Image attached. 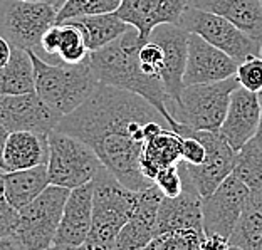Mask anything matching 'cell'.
I'll list each match as a JSON object with an SVG mask.
<instances>
[{
    "label": "cell",
    "instance_id": "3957f363",
    "mask_svg": "<svg viewBox=\"0 0 262 250\" xmlns=\"http://www.w3.org/2000/svg\"><path fill=\"white\" fill-rule=\"evenodd\" d=\"M31 52L35 73V93L62 116L77 109L96 91L99 79L89 57L77 64H52L37 52Z\"/></svg>",
    "mask_w": 262,
    "mask_h": 250
},
{
    "label": "cell",
    "instance_id": "f546056e",
    "mask_svg": "<svg viewBox=\"0 0 262 250\" xmlns=\"http://www.w3.org/2000/svg\"><path fill=\"white\" fill-rule=\"evenodd\" d=\"M121 0H66L57 10V22L82 15L113 14L120 9Z\"/></svg>",
    "mask_w": 262,
    "mask_h": 250
},
{
    "label": "cell",
    "instance_id": "2e32d148",
    "mask_svg": "<svg viewBox=\"0 0 262 250\" xmlns=\"http://www.w3.org/2000/svg\"><path fill=\"white\" fill-rule=\"evenodd\" d=\"M260 94L246 87H235L230 94V103L225 120L220 126V136L239 151L249 140H252L260 124Z\"/></svg>",
    "mask_w": 262,
    "mask_h": 250
},
{
    "label": "cell",
    "instance_id": "7c38bea8",
    "mask_svg": "<svg viewBox=\"0 0 262 250\" xmlns=\"http://www.w3.org/2000/svg\"><path fill=\"white\" fill-rule=\"evenodd\" d=\"M62 115L39 96L37 93L0 94V123L12 131H34L49 134L61 123Z\"/></svg>",
    "mask_w": 262,
    "mask_h": 250
},
{
    "label": "cell",
    "instance_id": "8992f818",
    "mask_svg": "<svg viewBox=\"0 0 262 250\" xmlns=\"http://www.w3.org/2000/svg\"><path fill=\"white\" fill-rule=\"evenodd\" d=\"M239 87L235 76L217 82L188 84L182 89L180 103L173 109L175 121L192 129L219 133L227 115L230 94Z\"/></svg>",
    "mask_w": 262,
    "mask_h": 250
},
{
    "label": "cell",
    "instance_id": "d6986e66",
    "mask_svg": "<svg viewBox=\"0 0 262 250\" xmlns=\"http://www.w3.org/2000/svg\"><path fill=\"white\" fill-rule=\"evenodd\" d=\"M173 230H204L202 196L196 193V190L185 176H183L182 193L177 196L163 195L158 208L155 235Z\"/></svg>",
    "mask_w": 262,
    "mask_h": 250
},
{
    "label": "cell",
    "instance_id": "d6a6232c",
    "mask_svg": "<svg viewBox=\"0 0 262 250\" xmlns=\"http://www.w3.org/2000/svg\"><path fill=\"white\" fill-rule=\"evenodd\" d=\"M207 156V148L195 134L182 133V162L190 163V165H200L204 163Z\"/></svg>",
    "mask_w": 262,
    "mask_h": 250
},
{
    "label": "cell",
    "instance_id": "277c9868",
    "mask_svg": "<svg viewBox=\"0 0 262 250\" xmlns=\"http://www.w3.org/2000/svg\"><path fill=\"white\" fill-rule=\"evenodd\" d=\"M93 183V225L82 248H116L118 235L135 208L136 192L124 187L108 170Z\"/></svg>",
    "mask_w": 262,
    "mask_h": 250
},
{
    "label": "cell",
    "instance_id": "74e56055",
    "mask_svg": "<svg viewBox=\"0 0 262 250\" xmlns=\"http://www.w3.org/2000/svg\"><path fill=\"white\" fill-rule=\"evenodd\" d=\"M0 200H5V183H4V173H0Z\"/></svg>",
    "mask_w": 262,
    "mask_h": 250
},
{
    "label": "cell",
    "instance_id": "60d3db41",
    "mask_svg": "<svg viewBox=\"0 0 262 250\" xmlns=\"http://www.w3.org/2000/svg\"><path fill=\"white\" fill-rule=\"evenodd\" d=\"M259 56H260V57H262V47H260V54H259Z\"/></svg>",
    "mask_w": 262,
    "mask_h": 250
},
{
    "label": "cell",
    "instance_id": "5b68a950",
    "mask_svg": "<svg viewBox=\"0 0 262 250\" xmlns=\"http://www.w3.org/2000/svg\"><path fill=\"white\" fill-rule=\"evenodd\" d=\"M49 140V171L51 185L64 188H77L94 181L106 170L96 151L76 136L52 129L47 134Z\"/></svg>",
    "mask_w": 262,
    "mask_h": 250
},
{
    "label": "cell",
    "instance_id": "e575fe53",
    "mask_svg": "<svg viewBox=\"0 0 262 250\" xmlns=\"http://www.w3.org/2000/svg\"><path fill=\"white\" fill-rule=\"evenodd\" d=\"M12 47L14 46H12L10 40L5 35L0 34V69L9 62V59L12 56Z\"/></svg>",
    "mask_w": 262,
    "mask_h": 250
},
{
    "label": "cell",
    "instance_id": "ab89813d",
    "mask_svg": "<svg viewBox=\"0 0 262 250\" xmlns=\"http://www.w3.org/2000/svg\"><path fill=\"white\" fill-rule=\"evenodd\" d=\"M64 2H66V0H59V2H57V10L62 7V4H64Z\"/></svg>",
    "mask_w": 262,
    "mask_h": 250
},
{
    "label": "cell",
    "instance_id": "d590c367",
    "mask_svg": "<svg viewBox=\"0 0 262 250\" xmlns=\"http://www.w3.org/2000/svg\"><path fill=\"white\" fill-rule=\"evenodd\" d=\"M7 136H9L7 128H5L2 123H0V168H2V153H4L5 141H7Z\"/></svg>",
    "mask_w": 262,
    "mask_h": 250
},
{
    "label": "cell",
    "instance_id": "b9f144b4",
    "mask_svg": "<svg viewBox=\"0 0 262 250\" xmlns=\"http://www.w3.org/2000/svg\"><path fill=\"white\" fill-rule=\"evenodd\" d=\"M0 173H4V170H2V168H0Z\"/></svg>",
    "mask_w": 262,
    "mask_h": 250
},
{
    "label": "cell",
    "instance_id": "f35d334b",
    "mask_svg": "<svg viewBox=\"0 0 262 250\" xmlns=\"http://www.w3.org/2000/svg\"><path fill=\"white\" fill-rule=\"evenodd\" d=\"M37 2H47V4L54 5V7L57 9V2H59V0H37Z\"/></svg>",
    "mask_w": 262,
    "mask_h": 250
},
{
    "label": "cell",
    "instance_id": "4316f807",
    "mask_svg": "<svg viewBox=\"0 0 262 250\" xmlns=\"http://www.w3.org/2000/svg\"><path fill=\"white\" fill-rule=\"evenodd\" d=\"M35 91V73L31 52L14 46L9 62L0 69V94H26Z\"/></svg>",
    "mask_w": 262,
    "mask_h": 250
},
{
    "label": "cell",
    "instance_id": "603a6c76",
    "mask_svg": "<svg viewBox=\"0 0 262 250\" xmlns=\"http://www.w3.org/2000/svg\"><path fill=\"white\" fill-rule=\"evenodd\" d=\"M182 160V134L165 128L145 143L141 151V171L148 180H155L160 170L177 165ZM155 183V181H153Z\"/></svg>",
    "mask_w": 262,
    "mask_h": 250
},
{
    "label": "cell",
    "instance_id": "6da1fadb",
    "mask_svg": "<svg viewBox=\"0 0 262 250\" xmlns=\"http://www.w3.org/2000/svg\"><path fill=\"white\" fill-rule=\"evenodd\" d=\"M170 128L165 116L136 93L99 82L86 103L62 116L56 129L86 141L124 187L140 192L153 185L141 171L145 143Z\"/></svg>",
    "mask_w": 262,
    "mask_h": 250
},
{
    "label": "cell",
    "instance_id": "ffe728a7",
    "mask_svg": "<svg viewBox=\"0 0 262 250\" xmlns=\"http://www.w3.org/2000/svg\"><path fill=\"white\" fill-rule=\"evenodd\" d=\"M49 162V140L47 134L34 131H12L5 141L2 153V170L15 171L34 168Z\"/></svg>",
    "mask_w": 262,
    "mask_h": 250
},
{
    "label": "cell",
    "instance_id": "4dcf8cb0",
    "mask_svg": "<svg viewBox=\"0 0 262 250\" xmlns=\"http://www.w3.org/2000/svg\"><path fill=\"white\" fill-rule=\"evenodd\" d=\"M239 86L252 93H262V57L251 56L246 61L239 62L235 73Z\"/></svg>",
    "mask_w": 262,
    "mask_h": 250
},
{
    "label": "cell",
    "instance_id": "f1b7e54d",
    "mask_svg": "<svg viewBox=\"0 0 262 250\" xmlns=\"http://www.w3.org/2000/svg\"><path fill=\"white\" fill-rule=\"evenodd\" d=\"M207 235L204 230H173L158 234L146 248L155 250H204Z\"/></svg>",
    "mask_w": 262,
    "mask_h": 250
},
{
    "label": "cell",
    "instance_id": "cb8c5ba5",
    "mask_svg": "<svg viewBox=\"0 0 262 250\" xmlns=\"http://www.w3.org/2000/svg\"><path fill=\"white\" fill-rule=\"evenodd\" d=\"M4 183L5 200L14 208L20 210L51 185L47 165H39L26 170L4 171Z\"/></svg>",
    "mask_w": 262,
    "mask_h": 250
},
{
    "label": "cell",
    "instance_id": "8fae6325",
    "mask_svg": "<svg viewBox=\"0 0 262 250\" xmlns=\"http://www.w3.org/2000/svg\"><path fill=\"white\" fill-rule=\"evenodd\" d=\"M249 192L251 190L246 183L232 173L220 183L215 192L202 198V215L207 239L219 237L229 242L232 230L241 218Z\"/></svg>",
    "mask_w": 262,
    "mask_h": 250
},
{
    "label": "cell",
    "instance_id": "52a82bcc",
    "mask_svg": "<svg viewBox=\"0 0 262 250\" xmlns=\"http://www.w3.org/2000/svg\"><path fill=\"white\" fill-rule=\"evenodd\" d=\"M69 192V188L49 185L37 198L20 208L15 237L22 250L52 248Z\"/></svg>",
    "mask_w": 262,
    "mask_h": 250
},
{
    "label": "cell",
    "instance_id": "d4e9b609",
    "mask_svg": "<svg viewBox=\"0 0 262 250\" xmlns=\"http://www.w3.org/2000/svg\"><path fill=\"white\" fill-rule=\"evenodd\" d=\"M229 248H262V190L249 192L239 222L230 234Z\"/></svg>",
    "mask_w": 262,
    "mask_h": 250
},
{
    "label": "cell",
    "instance_id": "836d02e7",
    "mask_svg": "<svg viewBox=\"0 0 262 250\" xmlns=\"http://www.w3.org/2000/svg\"><path fill=\"white\" fill-rule=\"evenodd\" d=\"M17 225H19V210L12 207L7 200H0V239L17 240Z\"/></svg>",
    "mask_w": 262,
    "mask_h": 250
},
{
    "label": "cell",
    "instance_id": "ac0fdd59",
    "mask_svg": "<svg viewBox=\"0 0 262 250\" xmlns=\"http://www.w3.org/2000/svg\"><path fill=\"white\" fill-rule=\"evenodd\" d=\"M163 200V193L157 185H150L136 192V203L131 217L124 223L116 240V248H146L153 240L157 229L158 208Z\"/></svg>",
    "mask_w": 262,
    "mask_h": 250
},
{
    "label": "cell",
    "instance_id": "484cf974",
    "mask_svg": "<svg viewBox=\"0 0 262 250\" xmlns=\"http://www.w3.org/2000/svg\"><path fill=\"white\" fill-rule=\"evenodd\" d=\"M68 20L76 24V26L81 29L89 52L98 51L101 47L111 44L113 40L121 37V35L131 27L129 24H126L116 15V12H113V14L82 15V17H74V19H68Z\"/></svg>",
    "mask_w": 262,
    "mask_h": 250
},
{
    "label": "cell",
    "instance_id": "7bdbcfd3",
    "mask_svg": "<svg viewBox=\"0 0 262 250\" xmlns=\"http://www.w3.org/2000/svg\"><path fill=\"white\" fill-rule=\"evenodd\" d=\"M260 250H262V248H260Z\"/></svg>",
    "mask_w": 262,
    "mask_h": 250
},
{
    "label": "cell",
    "instance_id": "30bf717a",
    "mask_svg": "<svg viewBox=\"0 0 262 250\" xmlns=\"http://www.w3.org/2000/svg\"><path fill=\"white\" fill-rule=\"evenodd\" d=\"M180 26L187 32L199 34L207 42L227 52L237 62L246 61L251 56L260 54L262 42L251 37L247 32L237 27L234 22L227 20L222 15L187 5V9L182 14Z\"/></svg>",
    "mask_w": 262,
    "mask_h": 250
},
{
    "label": "cell",
    "instance_id": "9c48e42d",
    "mask_svg": "<svg viewBox=\"0 0 262 250\" xmlns=\"http://www.w3.org/2000/svg\"><path fill=\"white\" fill-rule=\"evenodd\" d=\"M177 133L182 134L188 131V133L195 134L207 148V156L204 163L200 165H190L185 162H178L182 175L192 183L202 198H205L212 192H215L217 187L222 183L229 175H232L235 166L237 151L232 148L227 141H225L220 133L207 129H192L185 126V124L178 123Z\"/></svg>",
    "mask_w": 262,
    "mask_h": 250
},
{
    "label": "cell",
    "instance_id": "8d00e7d4",
    "mask_svg": "<svg viewBox=\"0 0 262 250\" xmlns=\"http://www.w3.org/2000/svg\"><path fill=\"white\" fill-rule=\"evenodd\" d=\"M260 106H262V93H260ZM254 140L257 141L259 145L262 146V112H260V124H259V129H257V133H255Z\"/></svg>",
    "mask_w": 262,
    "mask_h": 250
},
{
    "label": "cell",
    "instance_id": "5bb4252c",
    "mask_svg": "<svg viewBox=\"0 0 262 250\" xmlns=\"http://www.w3.org/2000/svg\"><path fill=\"white\" fill-rule=\"evenodd\" d=\"M239 62L227 52L207 42L199 34L188 32V54L183 84H205L235 76Z\"/></svg>",
    "mask_w": 262,
    "mask_h": 250
},
{
    "label": "cell",
    "instance_id": "4fadbf2b",
    "mask_svg": "<svg viewBox=\"0 0 262 250\" xmlns=\"http://www.w3.org/2000/svg\"><path fill=\"white\" fill-rule=\"evenodd\" d=\"M150 39L157 40L162 46L165 62L162 81L165 91L170 98L168 111L173 116V109L180 103L183 84V74H185L187 54H188V32L180 24H162L155 27L150 34Z\"/></svg>",
    "mask_w": 262,
    "mask_h": 250
},
{
    "label": "cell",
    "instance_id": "44dd1931",
    "mask_svg": "<svg viewBox=\"0 0 262 250\" xmlns=\"http://www.w3.org/2000/svg\"><path fill=\"white\" fill-rule=\"evenodd\" d=\"M188 5L225 17L262 42V0H188Z\"/></svg>",
    "mask_w": 262,
    "mask_h": 250
},
{
    "label": "cell",
    "instance_id": "1f68e13d",
    "mask_svg": "<svg viewBox=\"0 0 262 250\" xmlns=\"http://www.w3.org/2000/svg\"><path fill=\"white\" fill-rule=\"evenodd\" d=\"M153 181H155V185L162 190V193L165 196H177V195H180L183 190V176H182L178 163L160 170Z\"/></svg>",
    "mask_w": 262,
    "mask_h": 250
},
{
    "label": "cell",
    "instance_id": "ba28073f",
    "mask_svg": "<svg viewBox=\"0 0 262 250\" xmlns=\"http://www.w3.org/2000/svg\"><path fill=\"white\" fill-rule=\"evenodd\" d=\"M57 22V9L37 0H0V34L12 46L40 52L42 35Z\"/></svg>",
    "mask_w": 262,
    "mask_h": 250
},
{
    "label": "cell",
    "instance_id": "7a4b0ae2",
    "mask_svg": "<svg viewBox=\"0 0 262 250\" xmlns=\"http://www.w3.org/2000/svg\"><path fill=\"white\" fill-rule=\"evenodd\" d=\"M140 44L141 40L138 37V31L135 27H129L121 37L113 40L111 44L89 52V62L99 82L126 89L148 99L153 106H157V109L168 121L170 128L175 131L178 121H175V118L168 111L170 98L165 91L162 79L143 71L138 57Z\"/></svg>",
    "mask_w": 262,
    "mask_h": 250
},
{
    "label": "cell",
    "instance_id": "e0dca14e",
    "mask_svg": "<svg viewBox=\"0 0 262 250\" xmlns=\"http://www.w3.org/2000/svg\"><path fill=\"white\" fill-rule=\"evenodd\" d=\"M187 5L188 0H121L116 15L135 27L141 42H146L155 27L180 24Z\"/></svg>",
    "mask_w": 262,
    "mask_h": 250
},
{
    "label": "cell",
    "instance_id": "9a60e30c",
    "mask_svg": "<svg viewBox=\"0 0 262 250\" xmlns=\"http://www.w3.org/2000/svg\"><path fill=\"white\" fill-rule=\"evenodd\" d=\"M93 181L69 192L52 248L84 247L93 225Z\"/></svg>",
    "mask_w": 262,
    "mask_h": 250
},
{
    "label": "cell",
    "instance_id": "83f0119b",
    "mask_svg": "<svg viewBox=\"0 0 262 250\" xmlns=\"http://www.w3.org/2000/svg\"><path fill=\"white\" fill-rule=\"evenodd\" d=\"M232 173L246 183L251 192L262 190V146L254 138L237 151Z\"/></svg>",
    "mask_w": 262,
    "mask_h": 250
},
{
    "label": "cell",
    "instance_id": "7402d4cb",
    "mask_svg": "<svg viewBox=\"0 0 262 250\" xmlns=\"http://www.w3.org/2000/svg\"><path fill=\"white\" fill-rule=\"evenodd\" d=\"M42 54L57 57L61 62L77 64L89 57V49L81 29L71 20H64L56 22L42 35L39 56Z\"/></svg>",
    "mask_w": 262,
    "mask_h": 250
}]
</instances>
